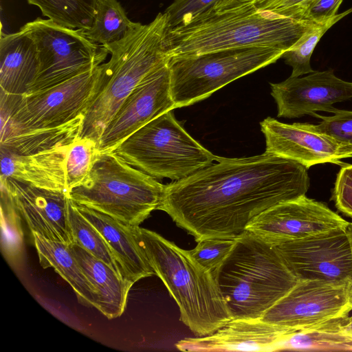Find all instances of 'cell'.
Listing matches in <instances>:
<instances>
[{
  "label": "cell",
  "mask_w": 352,
  "mask_h": 352,
  "mask_svg": "<svg viewBox=\"0 0 352 352\" xmlns=\"http://www.w3.org/2000/svg\"><path fill=\"white\" fill-rule=\"evenodd\" d=\"M278 117L300 118L317 111L334 113L333 105L352 98V82L337 77L333 69L314 71L304 77H289L270 83Z\"/></svg>",
  "instance_id": "obj_16"
},
{
  "label": "cell",
  "mask_w": 352,
  "mask_h": 352,
  "mask_svg": "<svg viewBox=\"0 0 352 352\" xmlns=\"http://www.w3.org/2000/svg\"><path fill=\"white\" fill-rule=\"evenodd\" d=\"M312 0H253L254 8L276 15L300 20V16ZM249 4V5H250Z\"/></svg>",
  "instance_id": "obj_36"
},
{
  "label": "cell",
  "mask_w": 352,
  "mask_h": 352,
  "mask_svg": "<svg viewBox=\"0 0 352 352\" xmlns=\"http://www.w3.org/2000/svg\"><path fill=\"white\" fill-rule=\"evenodd\" d=\"M98 153L96 143L89 139L77 138L69 146L65 158L67 193L85 182Z\"/></svg>",
  "instance_id": "obj_30"
},
{
  "label": "cell",
  "mask_w": 352,
  "mask_h": 352,
  "mask_svg": "<svg viewBox=\"0 0 352 352\" xmlns=\"http://www.w3.org/2000/svg\"><path fill=\"white\" fill-rule=\"evenodd\" d=\"M32 234L41 265L43 268L53 267L73 288L79 302L96 308L97 290L86 276L69 245L47 239L36 232Z\"/></svg>",
  "instance_id": "obj_23"
},
{
  "label": "cell",
  "mask_w": 352,
  "mask_h": 352,
  "mask_svg": "<svg viewBox=\"0 0 352 352\" xmlns=\"http://www.w3.org/2000/svg\"><path fill=\"white\" fill-rule=\"evenodd\" d=\"M296 331L261 318L232 319L210 334L185 338L175 346L183 351H279Z\"/></svg>",
  "instance_id": "obj_18"
},
{
  "label": "cell",
  "mask_w": 352,
  "mask_h": 352,
  "mask_svg": "<svg viewBox=\"0 0 352 352\" xmlns=\"http://www.w3.org/2000/svg\"><path fill=\"white\" fill-rule=\"evenodd\" d=\"M82 118L60 126L34 129H1L0 147L29 155L68 146L79 135Z\"/></svg>",
  "instance_id": "obj_24"
},
{
  "label": "cell",
  "mask_w": 352,
  "mask_h": 352,
  "mask_svg": "<svg viewBox=\"0 0 352 352\" xmlns=\"http://www.w3.org/2000/svg\"><path fill=\"white\" fill-rule=\"evenodd\" d=\"M38 55L32 38L24 30L1 34L0 39L1 91L24 95L34 80Z\"/></svg>",
  "instance_id": "obj_21"
},
{
  "label": "cell",
  "mask_w": 352,
  "mask_h": 352,
  "mask_svg": "<svg viewBox=\"0 0 352 352\" xmlns=\"http://www.w3.org/2000/svg\"><path fill=\"white\" fill-rule=\"evenodd\" d=\"M274 246L298 281H352V249L346 229Z\"/></svg>",
  "instance_id": "obj_12"
},
{
  "label": "cell",
  "mask_w": 352,
  "mask_h": 352,
  "mask_svg": "<svg viewBox=\"0 0 352 352\" xmlns=\"http://www.w3.org/2000/svg\"><path fill=\"white\" fill-rule=\"evenodd\" d=\"M0 179L1 188L32 232L68 245L74 243L68 219L67 192L37 188L10 177Z\"/></svg>",
  "instance_id": "obj_17"
},
{
  "label": "cell",
  "mask_w": 352,
  "mask_h": 352,
  "mask_svg": "<svg viewBox=\"0 0 352 352\" xmlns=\"http://www.w3.org/2000/svg\"><path fill=\"white\" fill-rule=\"evenodd\" d=\"M43 16L69 28L87 30L92 24L96 0H27Z\"/></svg>",
  "instance_id": "obj_27"
},
{
  "label": "cell",
  "mask_w": 352,
  "mask_h": 352,
  "mask_svg": "<svg viewBox=\"0 0 352 352\" xmlns=\"http://www.w3.org/2000/svg\"><path fill=\"white\" fill-rule=\"evenodd\" d=\"M69 248L87 278L97 290L96 309L109 319L120 316L133 285L120 273L76 243Z\"/></svg>",
  "instance_id": "obj_22"
},
{
  "label": "cell",
  "mask_w": 352,
  "mask_h": 352,
  "mask_svg": "<svg viewBox=\"0 0 352 352\" xmlns=\"http://www.w3.org/2000/svg\"><path fill=\"white\" fill-rule=\"evenodd\" d=\"M331 200L339 211L352 217V164L341 166L332 190Z\"/></svg>",
  "instance_id": "obj_35"
},
{
  "label": "cell",
  "mask_w": 352,
  "mask_h": 352,
  "mask_svg": "<svg viewBox=\"0 0 352 352\" xmlns=\"http://www.w3.org/2000/svg\"><path fill=\"white\" fill-rule=\"evenodd\" d=\"M164 187L110 152L98 153L85 182L67 195L76 204L135 227L158 209Z\"/></svg>",
  "instance_id": "obj_6"
},
{
  "label": "cell",
  "mask_w": 352,
  "mask_h": 352,
  "mask_svg": "<svg viewBox=\"0 0 352 352\" xmlns=\"http://www.w3.org/2000/svg\"><path fill=\"white\" fill-rule=\"evenodd\" d=\"M314 24L250 4L221 12L213 10L184 27L166 30L164 42L169 58L250 47L286 52Z\"/></svg>",
  "instance_id": "obj_3"
},
{
  "label": "cell",
  "mask_w": 352,
  "mask_h": 352,
  "mask_svg": "<svg viewBox=\"0 0 352 352\" xmlns=\"http://www.w3.org/2000/svg\"><path fill=\"white\" fill-rule=\"evenodd\" d=\"M351 12L352 8L337 14L324 23L314 24L283 54L285 63L292 68L290 76L299 77L314 72L311 67L310 59L316 45L329 29Z\"/></svg>",
  "instance_id": "obj_29"
},
{
  "label": "cell",
  "mask_w": 352,
  "mask_h": 352,
  "mask_svg": "<svg viewBox=\"0 0 352 352\" xmlns=\"http://www.w3.org/2000/svg\"><path fill=\"white\" fill-rule=\"evenodd\" d=\"M168 62L148 74L124 100L98 142L99 153L113 152L139 129L175 109Z\"/></svg>",
  "instance_id": "obj_14"
},
{
  "label": "cell",
  "mask_w": 352,
  "mask_h": 352,
  "mask_svg": "<svg viewBox=\"0 0 352 352\" xmlns=\"http://www.w3.org/2000/svg\"><path fill=\"white\" fill-rule=\"evenodd\" d=\"M281 351H352L349 314L330 318L294 332Z\"/></svg>",
  "instance_id": "obj_25"
},
{
  "label": "cell",
  "mask_w": 352,
  "mask_h": 352,
  "mask_svg": "<svg viewBox=\"0 0 352 352\" xmlns=\"http://www.w3.org/2000/svg\"><path fill=\"white\" fill-rule=\"evenodd\" d=\"M212 273L232 319L261 318L298 282L275 247L247 230Z\"/></svg>",
  "instance_id": "obj_5"
},
{
  "label": "cell",
  "mask_w": 352,
  "mask_h": 352,
  "mask_svg": "<svg viewBox=\"0 0 352 352\" xmlns=\"http://www.w3.org/2000/svg\"><path fill=\"white\" fill-rule=\"evenodd\" d=\"M346 232L348 234L352 249V222L349 223L346 228Z\"/></svg>",
  "instance_id": "obj_39"
},
{
  "label": "cell",
  "mask_w": 352,
  "mask_h": 352,
  "mask_svg": "<svg viewBox=\"0 0 352 352\" xmlns=\"http://www.w3.org/2000/svg\"><path fill=\"white\" fill-rule=\"evenodd\" d=\"M1 245L8 258L15 260L21 254L23 233L22 218L6 192L1 188Z\"/></svg>",
  "instance_id": "obj_31"
},
{
  "label": "cell",
  "mask_w": 352,
  "mask_h": 352,
  "mask_svg": "<svg viewBox=\"0 0 352 352\" xmlns=\"http://www.w3.org/2000/svg\"><path fill=\"white\" fill-rule=\"evenodd\" d=\"M285 52L267 47H250L169 58L175 107L207 98L230 82L275 63Z\"/></svg>",
  "instance_id": "obj_8"
},
{
  "label": "cell",
  "mask_w": 352,
  "mask_h": 352,
  "mask_svg": "<svg viewBox=\"0 0 352 352\" xmlns=\"http://www.w3.org/2000/svg\"><path fill=\"white\" fill-rule=\"evenodd\" d=\"M352 311V281L299 280L261 319L296 331Z\"/></svg>",
  "instance_id": "obj_11"
},
{
  "label": "cell",
  "mask_w": 352,
  "mask_h": 352,
  "mask_svg": "<svg viewBox=\"0 0 352 352\" xmlns=\"http://www.w3.org/2000/svg\"><path fill=\"white\" fill-rule=\"evenodd\" d=\"M218 162L165 185L157 210L166 212L196 241L236 238L257 215L280 202L305 195L307 168L265 152Z\"/></svg>",
  "instance_id": "obj_1"
},
{
  "label": "cell",
  "mask_w": 352,
  "mask_h": 352,
  "mask_svg": "<svg viewBox=\"0 0 352 352\" xmlns=\"http://www.w3.org/2000/svg\"><path fill=\"white\" fill-rule=\"evenodd\" d=\"M253 0H221L214 7L218 12L230 10L249 5Z\"/></svg>",
  "instance_id": "obj_38"
},
{
  "label": "cell",
  "mask_w": 352,
  "mask_h": 352,
  "mask_svg": "<svg viewBox=\"0 0 352 352\" xmlns=\"http://www.w3.org/2000/svg\"><path fill=\"white\" fill-rule=\"evenodd\" d=\"M314 116L322 120L318 124H313L316 131L352 146V111L337 109L331 116L316 113Z\"/></svg>",
  "instance_id": "obj_34"
},
{
  "label": "cell",
  "mask_w": 352,
  "mask_h": 352,
  "mask_svg": "<svg viewBox=\"0 0 352 352\" xmlns=\"http://www.w3.org/2000/svg\"><path fill=\"white\" fill-rule=\"evenodd\" d=\"M236 239L222 236L205 238L198 241L195 248L189 252L202 267L212 272L228 256Z\"/></svg>",
  "instance_id": "obj_33"
},
{
  "label": "cell",
  "mask_w": 352,
  "mask_h": 352,
  "mask_svg": "<svg viewBox=\"0 0 352 352\" xmlns=\"http://www.w3.org/2000/svg\"><path fill=\"white\" fill-rule=\"evenodd\" d=\"M155 275L180 311V320L197 336L210 334L232 319L213 273L158 233L132 226Z\"/></svg>",
  "instance_id": "obj_4"
},
{
  "label": "cell",
  "mask_w": 352,
  "mask_h": 352,
  "mask_svg": "<svg viewBox=\"0 0 352 352\" xmlns=\"http://www.w3.org/2000/svg\"><path fill=\"white\" fill-rule=\"evenodd\" d=\"M166 19L160 12L148 24L138 23L122 39L104 46L111 55L99 65L95 89L78 138L98 142L120 105L148 74L167 63Z\"/></svg>",
  "instance_id": "obj_2"
},
{
  "label": "cell",
  "mask_w": 352,
  "mask_h": 352,
  "mask_svg": "<svg viewBox=\"0 0 352 352\" xmlns=\"http://www.w3.org/2000/svg\"><path fill=\"white\" fill-rule=\"evenodd\" d=\"M34 40L38 67L25 94L38 92L68 80L101 65L109 54L91 41L82 30L61 26L37 18L21 28Z\"/></svg>",
  "instance_id": "obj_9"
},
{
  "label": "cell",
  "mask_w": 352,
  "mask_h": 352,
  "mask_svg": "<svg viewBox=\"0 0 352 352\" xmlns=\"http://www.w3.org/2000/svg\"><path fill=\"white\" fill-rule=\"evenodd\" d=\"M138 23L128 18L118 0H96L91 26L82 30L91 41L105 46L122 39Z\"/></svg>",
  "instance_id": "obj_26"
},
{
  "label": "cell",
  "mask_w": 352,
  "mask_h": 352,
  "mask_svg": "<svg viewBox=\"0 0 352 352\" xmlns=\"http://www.w3.org/2000/svg\"><path fill=\"white\" fill-rule=\"evenodd\" d=\"M343 0H312L300 16L299 19L316 24L324 23L338 13Z\"/></svg>",
  "instance_id": "obj_37"
},
{
  "label": "cell",
  "mask_w": 352,
  "mask_h": 352,
  "mask_svg": "<svg viewBox=\"0 0 352 352\" xmlns=\"http://www.w3.org/2000/svg\"><path fill=\"white\" fill-rule=\"evenodd\" d=\"M76 206L102 235L126 279L135 283L155 274L133 233L132 226L94 209L78 204Z\"/></svg>",
  "instance_id": "obj_19"
},
{
  "label": "cell",
  "mask_w": 352,
  "mask_h": 352,
  "mask_svg": "<svg viewBox=\"0 0 352 352\" xmlns=\"http://www.w3.org/2000/svg\"><path fill=\"white\" fill-rule=\"evenodd\" d=\"M113 152L153 177L176 181L212 164L217 157L186 131L172 110L139 129Z\"/></svg>",
  "instance_id": "obj_7"
},
{
  "label": "cell",
  "mask_w": 352,
  "mask_h": 352,
  "mask_svg": "<svg viewBox=\"0 0 352 352\" xmlns=\"http://www.w3.org/2000/svg\"><path fill=\"white\" fill-rule=\"evenodd\" d=\"M99 65L68 80L31 94L1 91V129H44L82 117L92 97Z\"/></svg>",
  "instance_id": "obj_10"
},
{
  "label": "cell",
  "mask_w": 352,
  "mask_h": 352,
  "mask_svg": "<svg viewBox=\"0 0 352 352\" xmlns=\"http://www.w3.org/2000/svg\"><path fill=\"white\" fill-rule=\"evenodd\" d=\"M221 0H175L164 12L166 30L184 27L214 10Z\"/></svg>",
  "instance_id": "obj_32"
},
{
  "label": "cell",
  "mask_w": 352,
  "mask_h": 352,
  "mask_svg": "<svg viewBox=\"0 0 352 352\" xmlns=\"http://www.w3.org/2000/svg\"><path fill=\"white\" fill-rule=\"evenodd\" d=\"M69 145L29 155L0 147V177H10L37 188L67 192L65 158Z\"/></svg>",
  "instance_id": "obj_20"
},
{
  "label": "cell",
  "mask_w": 352,
  "mask_h": 352,
  "mask_svg": "<svg viewBox=\"0 0 352 352\" xmlns=\"http://www.w3.org/2000/svg\"><path fill=\"white\" fill-rule=\"evenodd\" d=\"M68 219L74 243L96 258L105 262L122 275V270L102 235L79 212L76 204L69 198L68 201Z\"/></svg>",
  "instance_id": "obj_28"
},
{
  "label": "cell",
  "mask_w": 352,
  "mask_h": 352,
  "mask_svg": "<svg viewBox=\"0 0 352 352\" xmlns=\"http://www.w3.org/2000/svg\"><path fill=\"white\" fill-rule=\"evenodd\" d=\"M350 329L352 332V315L350 316Z\"/></svg>",
  "instance_id": "obj_40"
},
{
  "label": "cell",
  "mask_w": 352,
  "mask_h": 352,
  "mask_svg": "<svg viewBox=\"0 0 352 352\" xmlns=\"http://www.w3.org/2000/svg\"><path fill=\"white\" fill-rule=\"evenodd\" d=\"M349 222L325 204L306 195L280 202L257 215L245 230L273 245L346 229Z\"/></svg>",
  "instance_id": "obj_13"
},
{
  "label": "cell",
  "mask_w": 352,
  "mask_h": 352,
  "mask_svg": "<svg viewBox=\"0 0 352 352\" xmlns=\"http://www.w3.org/2000/svg\"><path fill=\"white\" fill-rule=\"evenodd\" d=\"M265 152L296 161L306 168L325 163L343 166L352 157V146L316 131L312 124H286L267 117L261 123Z\"/></svg>",
  "instance_id": "obj_15"
}]
</instances>
